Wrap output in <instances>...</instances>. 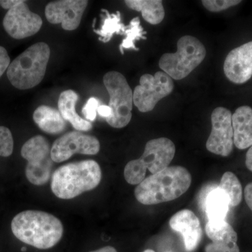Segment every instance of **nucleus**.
<instances>
[{
    "label": "nucleus",
    "instance_id": "nucleus-7",
    "mask_svg": "<svg viewBox=\"0 0 252 252\" xmlns=\"http://www.w3.org/2000/svg\"><path fill=\"white\" fill-rule=\"evenodd\" d=\"M21 156L28 161L26 175L32 185H46L50 180L54 161L49 142L44 136L36 135L28 140L21 149Z\"/></svg>",
    "mask_w": 252,
    "mask_h": 252
},
{
    "label": "nucleus",
    "instance_id": "nucleus-9",
    "mask_svg": "<svg viewBox=\"0 0 252 252\" xmlns=\"http://www.w3.org/2000/svg\"><path fill=\"white\" fill-rule=\"evenodd\" d=\"M99 149L100 144L95 137L86 135L80 131H72L55 141L51 149V157L53 161L61 162L70 158L75 154L95 155Z\"/></svg>",
    "mask_w": 252,
    "mask_h": 252
},
{
    "label": "nucleus",
    "instance_id": "nucleus-15",
    "mask_svg": "<svg viewBox=\"0 0 252 252\" xmlns=\"http://www.w3.org/2000/svg\"><path fill=\"white\" fill-rule=\"evenodd\" d=\"M172 229L179 232L183 236L187 252H193L198 246L202 238L200 220L193 212L182 210L177 212L170 220Z\"/></svg>",
    "mask_w": 252,
    "mask_h": 252
},
{
    "label": "nucleus",
    "instance_id": "nucleus-26",
    "mask_svg": "<svg viewBox=\"0 0 252 252\" xmlns=\"http://www.w3.org/2000/svg\"><path fill=\"white\" fill-rule=\"evenodd\" d=\"M14 150V139L8 127L0 126V157H9Z\"/></svg>",
    "mask_w": 252,
    "mask_h": 252
},
{
    "label": "nucleus",
    "instance_id": "nucleus-3",
    "mask_svg": "<svg viewBox=\"0 0 252 252\" xmlns=\"http://www.w3.org/2000/svg\"><path fill=\"white\" fill-rule=\"evenodd\" d=\"M102 180V170L94 160L71 162L59 167L51 177V190L58 198L69 200L94 190Z\"/></svg>",
    "mask_w": 252,
    "mask_h": 252
},
{
    "label": "nucleus",
    "instance_id": "nucleus-8",
    "mask_svg": "<svg viewBox=\"0 0 252 252\" xmlns=\"http://www.w3.org/2000/svg\"><path fill=\"white\" fill-rule=\"evenodd\" d=\"M174 87L173 79L162 71L154 75L143 74L134 90L133 104L141 112H151L160 99L171 94Z\"/></svg>",
    "mask_w": 252,
    "mask_h": 252
},
{
    "label": "nucleus",
    "instance_id": "nucleus-18",
    "mask_svg": "<svg viewBox=\"0 0 252 252\" xmlns=\"http://www.w3.org/2000/svg\"><path fill=\"white\" fill-rule=\"evenodd\" d=\"M33 120L41 130L58 135L66 129V122L59 110L47 105H41L33 114Z\"/></svg>",
    "mask_w": 252,
    "mask_h": 252
},
{
    "label": "nucleus",
    "instance_id": "nucleus-35",
    "mask_svg": "<svg viewBox=\"0 0 252 252\" xmlns=\"http://www.w3.org/2000/svg\"><path fill=\"white\" fill-rule=\"evenodd\" d=\"M89 252H117V250L113 247L107 246L104 247L101 249H99L97 250H94V251H91Z\"/></svg>",
    "mask_w": 252,
    "mask_h": 252
},
{
    "label": "nucleus",
    "instance_id": "nucleus-29",
    "mask_svg": "<svg viewBox=\"0 0 252 252\" xmlns=\"http://www.w3.org/2000/svg\"><path fill=\"white\" fill-rule=\"evenodd\" d=\"M205 252H240V249L237 243L219 245L212 243L205 247Z\"/></svg>",
    "mask_w": 252,
    "mask_h": 252
},
{
    "label": "nucleus",
    "instance_id": "nucleus-5",
    "mask_svg": "<svg viewBox=\"0 0 252 252\" xmlns=\"http://www.w3.org/2000/svg\"><path fill=\"white\" fill-rule=\"evenodd\" d=\"M175 53H166L159 60V67L172 79L182 80L188 77L206 57V48L193 36H182Z\"/></svg>",
    "mask_w": 252,
    "mask_h": 252
},
{
    "label": "nucleus",
    "instance_id": "nucleus-16",
    "mask_svg": "<svg viewBox=\"0 0 252 252\" xmlns=\"http://www.w3.org/2000/svg\"><path fill=\"white\" fill-rule=\"evenodd\" d=\"M233 143L239 149H248L252 146V108L242 106L232 114Z\"/></svg>",
    "mask_w": 252,
    "mask_h": 252
},
{
    "label": "nucleus",
    "instance_id": "nucleus-4",
    "mask_svg": "<svg viewBox=\"0 0 252 252\" xmlns=\"http://www.w3.org/2000/svg\"><path fill=\"white\" fill-rule=\"evenodd\" d=\"M51 49L45 42H38L19 55L7 69L10 83L20 90L32 89L45 76Z\"/></svg>",
    "mask_w": 252,
    "mask_h": 252
},
{
    "label": "nucleus",
    "instance_id": "nucleus-31",
    "mask_svg": "<svg viewBox=\"0 0 252 252\" xmlns=\"http://www.w3.org/2000/svg\"><path fill=\"white\" fill-rule=\"evenodd\" d=\"M245 201L252 211V182L248 184L245 189Z\"/></svg>",
    "mask_w": 252,
    "mask_h": 252
},
{
    "label": "nucleus",
    "instance_id": "nucleus-30",
    "mask_svg": "<svg viewBox=\"0 0 252 252\" xmlns=\"http://www.w3.org/2000/svg\"><path fill=\"white\" fill-rule=\"evenodd\" d=\"M10 64V58L7 51L3 46H0V77L8 69Z\"/></svg>",
    "mask_w": 252,
    "mask_h": 252
},
{
    "label": "nucleus",
    "instance_id": "nucleus-2",
    "mask_svg": "<svg viewBox=\"0 0 252 252\" xmlns=\"http://www.w3.org/2000/svg\"><path fill=\"white\" fill-rule=\"evenodd\" d=\"M191 175L182 166L167 167L137 185L135 196L145 205H157L180 198L191 185Z\"/></svg>",
    "mask_w": 252,
    "mask_h": 252
},
{
    "label": "nucleus",
    "instance_id": "nucleus-28",
    "mask_svg": "<svg viewBox=\"0 0 252 252\" xmlns=\"http://www.w3.org/2000/svg\"><path fill=\"white\" fill-rule=\"evenodd\" d=\"M99 106V101L95 97H91L84 106L82 114L86 120L94 122L97 116V111Z\"/></svg>",
    "mask_w": 252,
    "mask_h": 252
},
{
    "label": "nucleus",
    "instance_id": "nucleus-34",
    "mask_svg": "<svg viewBox=\"0 0 252 252\" xmlns=\"http://www.w3.org/2000/svg\"><path fill=\"white\" fill-rule=\"evenodd\" d=\"M245 163H246V166L249 170L252 172V146L247 153Z\"/></svg>",
    "mask_w": 252,
    "mask_h": 252
},
{
    "label": "nucleus",
    "instance_id": "nucleus-6",
    "mask_svg": "<svg viewBox=\"0 0 252 252\" xmlns=\"http://www.w3.org/2000/svg\"><path fill=\"white\" fill-rule=\"evenodd\" d=\"M103 83L109 94L108 106L111 109L110 117L106 121L115 128L126 127L132 119L133 92L126 77L117 71L105 74Z\"/></svg>",
    "mask_w": 252,
    "mask_h": 252
},
{
    "label": "nucleus",
    "instance_id": "nucleus-10",
    "mask_svg": "<svg viewBox=\"0 0 252 252\" xmlns=\"http://www.w3.org/2000/svg\"><path fill=\"white\" fill-rule=\"evenodd\" d=\"M212 131L206 143L209 152L223 157H228L233 149L232 114L225 107L214 109L211 115Z\"/></svg>",
    "mask_w": 252,
    "mask_h": 252
},
{
    "label": "nucleus",
    "instance_id": "nucleus-22",
    "mask_svg": "<svg viewBox=\"0 0 252 252\" xmlns=\"http://www.w3.org/2000/svg\"><path fill=\"white\" fill-rule=\"evenodd\" d=\"M205 231L212 243L219 245H230L238 241V235L233 227L225 220L207 221Z\"/></svg>",
    "mask_w": 252,
    "mask_h": 252
},
{
    "label": "nucleus",
    "instance_id": "nucleus-32",
    "mask_svg": "<svg viewBox=\"0 0 252 252\" xmlns=\"http://www.w3.org/2000/svg\"><path fill=\"white\" fill-rule=\"evenodd\" d=\"M22 1V0H0V6L5 9L9 10Z\"/></svg>",
    "mask_w": 252,
    "mask_h": 252
},
{
    "label": "nucleus",
    "instance_id": "nucleus-14",
    "mask_svg": "<svg viewBox=\"0 0 252 252\" xmlns=\"http://www.w3.org/2000/svg\"><path fill=\"white\" fill-rule=\"evenodd\" d=\"M175 145L166 137L153 139L146 144L142 157L139 158L152 175L165 170L175 157Z\"/></svg>",
    "mask_w": 252,
    "mask_h": 252
},
{
    "label": "nucleus",
    "instance_id": "nucleus-12",
    "mask_svg": "<svg viewBox=\"0 0 252 252\" xmlns=\"http://www.w3.org/2000/svg\"><path fill=\"white\" fill-rule=\"evenodd\" d=\"M89 1L86 0H61L46 5V19L52 24H61L63 29L72 31L80 25Z\"/></svg>",
    "mask_w": 252,
    "mask_h": 252
},
{
    "label": "nucleus",
    "instance_id": "nucleus-37",
    "mask_svg": "<svg viewBox=\"0 0 252 252\" xmlns=\"http://www.w3.org/2000/svg\"><path fill=\"white\" fill-rule=\"evenodd\" d=\"M21 250H22V252H26V248H23L21 249Z\"/></svg>",
    "mask_w": 252,
    "mask_h": 252
},
{
    "label": "nucleus",
    "instance_id": "nucleus-36",
    "mask_svg": "<svg viewBox=\"0 0 252 252\" xmlns=\"http://www.w3.org/2000/svg\"><path fill=\"white\" fill-rule=\"evenodd\" d=\"M143 252H155L154 251V250H145V251H144Z\"/></svg>",
    "mask_w": 252,
    "mask_h": 252
},
{
    "label": "nucleus",
    "instance_id": "nucleus-25",
    "mask_svg": "<svg viewBox=\"0 0 252 252\" xmlns=\"http://www.w3.org/2000/svg\"><path fill=\"white\" fill-rule=\"evenodd\" d=\"M147 169L138 159L127 162L124 169V177L131 185H138L146 178Z\"/></svg>",
    "mask_w": 252,
    "mask_h": 252
},
{
    "label": "nucleus",
    "instance_id": "nucleus-24",
    "mask_svg": "<svg viewBox=\"0 0 252 252\" xmlns=\"http://www.w3.org/2000/svg\"><path fill=\"white\" fill-rule=\"evenodd\" d=\"M219 188L228 197L230 206L236 207L241 203L243 189L238 177L233 172H226L223 174Z\"/></svg>",
    "mask_w": 252,
    "mask_h": 252
},
{
    "label": "nucleus",
    "instance_id": "nucleus-13",
    "mask_svg": "<svg viewBox=\"0 0 252 252\" xmlns=\"http://www.w3.org/2000/svg\"><path fill=\"white\" fill-rule=\"evenodd\" d=\"M225 77L235 84L248 82L252 77V41L235 48L223 63Z\"/></svg>",
    "mask_w": 252,
    "mask_h": 252
},
{
    "label": "nucleus",
    "instance_id": "nucleus-20",
    "mask_svg": "<svg viewBox=\"0 0 252 252\" xmlns=\"http://www.w3.org/2000/svg\"><path fill=\"white\" fill-rule=\"evenodd\" d=\"M229 199L221 189L218 187L212 190L207 195L205 205L208 220H225L229 210Z\"/></svg>",
    "mask_w": 252,
    "mask_h": 252
},
{
    "label": "nucleus",
    "instance_id": "nucleus-19",
    "mask_svg": "<svg viewBox=\"0 0 252 252\" xmlns=\"http://www.w3.org/2000/svg\"><path fill=\"white\" fill-rule=\"evenodd\" d=\"M124 2L130 9L142 13V18L149 24H160L165 18L161 0H126Z\"/></svg>",
    "mask_w": 252,
    "mask_h": 252
},
{
    "label": "nucleus",
    "instance_id": "nucleus-27",
    "mask_svg": "<svg viewBox=\"0 0 252 252\" xmlns=\"http://www.w3.org/2000/svg\"><path fill=\"white\" fill-rule=\"evenodd\" d=\"M242 1L240 0H203L202 4L204 7L211 12H220L232 7L236 6Z\"/></svg>",
    "mask_w": 252,
    "mask_h": 252
},
{
    "label": "nucleus",
    "instance_id": "nucleus-33",
    "mask_svg": "<svg viewBox=\"0 0 252 252\" xmlns=\"http://www.w3.org/2000/svg\"><path fill=\"white\" fill-rule=\"evenodd\" d=\"M97 112L98 113L99 116H101V117L107 119V118L110 117L111 109L108 105L101 104V105L99 106Z\"/></svg>",
    "mask_w": 252,
    "mask_h": 252
},
{
    "label": "nucleus",
    "instance_id": "nucleus-23",
    "mask_svg": "<svg viewBox=\"0 0 252 252\" xmlns=\"http://www.w3.org/2000/svg\"><path fill=\"white\" fill-rule=\"evenodd\" d=\"M147 32L144 31V28L141 26L140 19L135 17L131 20L128 26H126L124 35L125 38L123 39L122 44L119 45V51L121 54H124L126 49H132L138 51L139 49L135 46L136 41L141 39H147Z\"/></svg>",
    "mask_w": 252,
    "mask_h": 252
},
{
    "label": "nucleus",
    "instance_id": "nucleus-11",
    "mask_svg": "<svg viewBox=\"0 0 252 252\" xmlns=\"http://www.w3.org/2000/svg\"><path fill=\"white\" fill-rule=\"evenodd\" d=\"M42 24L40 16L32 12L25 1L8 10L3 20L5 31L16 39L34 35L40 31Z\"/></svg>",
    "mask_w": 252,
    "mask_h": 252
},
{
    "label": "nucleus",
    "instance_id": "nucleus-21",
    "mask_svg": "<svg viewBox=\"0 0 252 252\" xmlns=\"http://www.w3.org/2000/svg\"><path fill=\"white\" fill-rule=\"evenodd\" d=\"M102 26L99 30L94 29V32L99 36V40L109 42L114 34L124 35L126 26L122 22V14L119 11L110 14L107 9H102Z\"/></svg>",
    "mask_w": 252,
    "mask_h": 252
},
{
    "label": "nucleus",
    "instance_id": "nucleus-1",
    "mask_svg": "<svg viewBox=\"0 0 252 252\" xmlns=\"http://www.w3.org/2000/svg\"><path fill=\"white\" fill-rule=\"evenodd\" d=\"M11 227L20 241L39 250L54 248L63 235V225L59 219L37 210L20 212L13 219Z\"/></svg>",
    "mask_w": 252,
    "mask_h": 252
},
{
    "label": "nucleus",
    "instance_id": "nucleus-17",
    "mask_svg": "<svg viewBox=\"0 0 252 252\" xmlns=\"http://www.w3.org/2000/svg\"><path fill=\"white\" fill-rule=\"evenodd\" d=\"M79 99L77 93L72 90L63 91L59 96V110L65 122L70 123L71 125L77 131L86 132L93 128L91 122L83 119L76 112V104Z\"/></svg>",
    "mask_w": 252,
    "mask_h": 252
}]
</instances>
